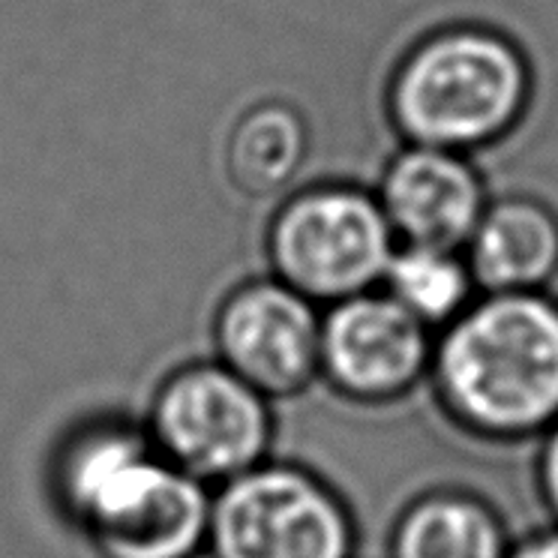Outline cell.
<instances>
[{"instance_id":"obj_1","label":"cell","mask_w":558,"mask_h":558,"mask_svg":"<svg viewBox=\"0 0 558 558\" xmlns=\"http://www.w3.org/2000/svg\"><path fill=\"white\" fill-rule=\"evenodd\" d=\"M61 493L106 558H193L207 541L205 481L126 426L75 438Z\"/></svg>"},{"instance_id":"obj_2","label":"cell","mask_w":558,"mask_h":558,"mask_svg":"<svg viewBox=\"0 0 558 558\" xmlns=\"http://www.w3.org/2000/svg\"><path fill=\"white\" fill-rule=\"evenodd\" d=\"M438 388L469 429L537 436L558 424V310L510 294L457 322L438 352Z\"/></svg>"},{"instance_id":"obj_3","label":"cell","mask_w":558,"mask_h":558,"mask_svg":"<svg viewBox=\"0 0 558 558\" xmlns=\"http://www.w3.org/2000/svg\"><path fill=\"white\" fill-rule=\"evenodd\" d=\"M217 558H352L354 522L328 484L294 465H255L222 484L207 529Z\"/></svg>"},{"instance_id":"obj_4","label":"cell","mask_w":558,"mask_h":558,"mask_svg":"<svg viewBox=\"0 0 558 558\" xmlns=\"http://www.w3.org/2000/svg\"><path fill=\"white\" fill-rule=\"evenodd\" d=\"M157 448L198 481H231L262 465L270 448V412L262 390L234 369L193 366L159 390Z\"/></svg>"},{"instance_id":"obj_5","label":"cell","mask_w":558,"mask_h":558,"mask_svg":"<svg viewBox=\"0 0 558 558\" xmlns=\"http://www.w3.org/2000/svg\"><path fill=\"white\" fill-rule=\"evenodd\" d=\"M522 97V66L486 37H448L426 46L402 73V123L429 142H474L508 121Z\"/></svg>"},{"instance_id":"obj_6","label":"cell","mask_w":558,"mask_h":558,"mask_svg":"<svg viewBox=\"0 0 558 558\" xmlns=\"http://www.w3.org/2000/svg\"><path fill=\"white\" fill-rule=\"evenodd\" d=\"M277 262L282 274L313 294H345L388 267V226L357 193L306 195L277 226Z\"/></svg>"},{"instance_id":"obj_7","label":"cell","mask_w":558,"mask_h":558,"mask_svg":"<svg viewBox=\"0 0 558 558\" xmlns=\"http://www.w3.org/2000/svg\"><path fill=\"white\" fill-rule=\"evenodd\" d=\"M322 364L354 400H390L424 373V325L400 301L354 298L322 330Z\"/></svg>"},{"instance_id":"obj_8","label":"cell","mask_w":558,"mask_h":558,"mask_svg":"<svg viewBox=\"0 0 558 558\" xmlns=\"http://www.w3.org/2000/svg\"><path fill=\"white\" fill-rule=\"evenodd\" d=\"M219 345L243 381L274 397L304 388L322 361L313 310L282 286L243 289L222 313Z\"/></svg>"},{"instance_id":"obj_9","label":"cell","mask_w":558,"mask_h":558,"mask_svg":"<svg viewBox=\"0 0 558 558\" xmlns=\"http://www.w3.org/2000/svg\"><path fill=\"white\" fill-rule=\"evenodd\" d=\"M390 217L421 246H453L477 219L481 190L460 159L436 150H414L402 157L385 186Z\"/></svg>"},{"instance_id":"obj_10","label":"cell","mask_w":558,"mask_h":558,"mask_svg":"<svg viewBox=\"0 0 558 558\" xmlns=\"http://www.w3.org/2000/svg\"><path fill=\"white\" fill-rule=\"evenodd\" d=\"M508 525L484 498L460 489L426 493L393 522L390 558H508Z\"/></svg>"},{"instance_id":"obj_11","label":"cell","mask_w":558,"mask_h":558,"mask_svg":"<svg viewBox=\"0 0 558 558\" xmlns=\"http://www.w3.org/2000/svg\"><path fill=\"white\" fill-rule=\"evenodd\" d=\"M556 258V222L532 205H505L493 210L474 241V270L489 286L537 282L553 270Z\"/></svg>"},{"instance_id":"obj_12","label":"cell","mask_w":558,"mask_h":558,"mask_svg":"<svg viewBox=\"0 0 558 558\" xmlns=\"http://www.w3.org/2000/svg\"><path fill=\"white\" fill-rule=\"evenodd\" d=\"M301 154V126L289 111L265 109L250 114L231 142L234 178L253 190H274L292 174Z\"/></svg>"},{"instance_id":"obj_13","label":"cell","mask_w":558,"mask_h":558,"mask_svg":"<svg viewBox=\"0 0 558 558\" xmlns=\"http://www.w3.org/2000/svg\"><path fill=\"white\" fill-rule=\"evenodd\" d=\"M390 282L402 306H409L417 318L450 316L465 298V277L457 262L436 246H417L402 253L390 265Z\"/></svg>"},{"instance_id":"obj_14","label":"cell","mask_w":558,"mask_h":558,"mask_svg":"<svg viewBox=\"0 0 558 558\" xmlns=\"http://www.w3.org/2000/svg\"><path fill=\"white\" fill-rule=\"evenodd\" d=\"M537 486H541V496H544L546 508L556 517L558 522V424L549 429L544 448L537 450Z\"/></svg>"},{"instance_id":"obj_15","label":"cell","mask_w":558,"mask_h":558,"mask_svg":"<svg viewBox=\"0 0 558 558\" xmlns=\"http://www.w3.org/2000/svg\"><path fill=\"white\" fill-rule=\"evenodd\" d=\"M508 558H558V522L553 529H541L522 537L520 544H510Z\"/></svg>"}]
</instances>
